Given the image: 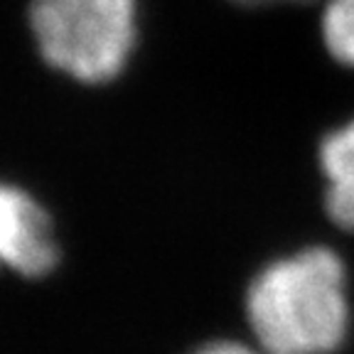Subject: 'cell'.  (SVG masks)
Masks as SVG:
<instances>
[{
    "instance_id": "obj_6",
    "label": "cell",
    "mask_w": 354,
    "mask_h": 354,
    "mask_svg": "<svg viewBox=\"0 0 354 354\" xmlns=\"http://www.w3.org/2000/svg\"><path fill=\"white\" fill-rule=\"evenodd\" d=\"M192 354H266L261 347H249L243 342H234V339H214V342L202 344L194 349Z\"/></svg>"
},
{
    "instance_id": "obj_4",
    "label": "cell",
    "mask_w": 354,
    "mask_h": 354,
    "mask_svg": "<svg viewBox=\"0 0 354 354\" xmlns=\"http://www.w3.org/2000/svg\"><path fill=\"white\" fill-rule=\"evenodd\" d=\"M320 170L327 183V216L344 232H354V118L322 138Z\"/></svg>"
},
{
    "instance_id": "obj_1",
    "label": "cell",
    "mask_w": 354,
    "mask_h": 354,
    "mask_svg": "<svg viewBox=\"0 0 354 354\" xmlns=\"http://www.w3.org/2000/svg\"><path fill=\"white\" fill-rule=\"evenodd\" d=\"M246 320L266 354H332L349 332L347 273L337 254L310 246L261 268Z\"/></svg>"
},
{
    "instance_id": "obj_7",
    "label": "cell",
    "mask_w": 354,
    "mask_h": 354,
    "mask_svg": "<svg viewBox=\"0 0 354 354\" xmlns=\"http://www.w3.org/2000/svg\"><path fill=\"white\" fill-rule=\"evenodd\" d=\"M236 3H243V6H263V3H273V0H236Z\"/></svg>"
},
{
    "instance_id": "obj_2",
    "label": "cell",
    "mask_w": 354,
    "mask_h": 354,
    "mask_svg": "<svg viewBox=\"0 0 354 354\" xmlns=\"http://www.w3.org/2000/svg\"><path fill=\"white\" fill-rule=\"evenodd\" d=\"M30 28L44 62L84 84L126 69L138 37L136 0H32Z\"/></svg>"
},
{
    "instance_id": "obj_3",
    "label": "cell",
    "mask_w": 354,
    "mask_h": 354,
    "mask_svg": "<svg viewBox=\"0 0 354 354\" xmlns=\"http://www.w3.org/2000/svg\"><path fill=\"white\" fill-rule=\"evenodd\" d=\"M59 263L50 214L30 192L0 183V268L42 278Z\"/></svg>"
},
{
    "instance_id": "obj_5",
    "label": "cell",
    "mask_w": 354,
    "mask_h": 354,
    "mask_svg": "<svg viewBox=\"0 0 354 354\" xmlns=\"http://www.w3.org/2000/svg\"><path fill=\"white\" fill-rule=\"evenodd\" d=\"M322 42L339 64L354 69V0H327Z\"/></svg>"
}]
</instances>
